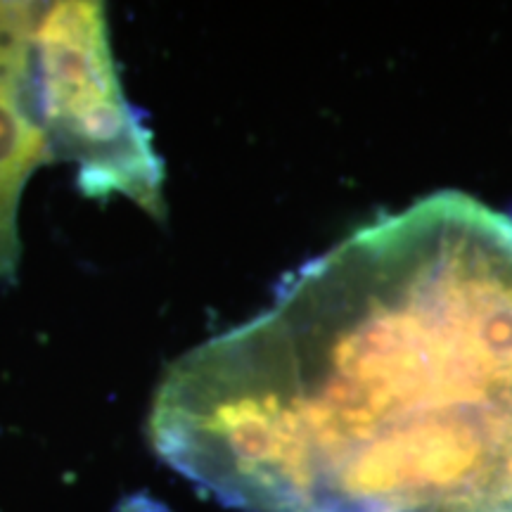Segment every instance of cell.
<instances>
[{"label":"cell","mask_w":512,"mask_h":512,"mask_svg":"<svg viewBox=\"0 0 512 512\" xmlns=\"http://www.w3.org/2000/svg\"><path fill=\"white\" fill-rule=\"evenodd\" d=\"M155 451L242 512H512V216L437 192L176 358Z\"/></svg>","instance_id":"obj_1"},{"label":"cell","mask_w":512,"mask_h":512,"mask_svg":"<svg viewBox=\"0 0 512 512\" xmlns=\"http://www.w3.org/2000/svg\"><path fill=\"white\" fill-rule=\"evenodd\" d=\"M36 102L55 162L76 169L88 200L133 202L164 219V164L150 128L124 95L102 3H38Z\"/></svg>","instance_id":"obj_2"},{"label":"cell","mask_w":512,"mask_h":512,"mask_svg":"<svg viewBox=\"0 0 512 512\" xmlns=\"http://www.w3.org/2000/svg\"><path fill=\"white\" fill-rule=\"evenodd\" d=\"M38 3H0V285L22 259L19 204L31 176L55 162L36 102L34 24Z\"/></svg>","instance_id":"obj_3"}]
</instances>
